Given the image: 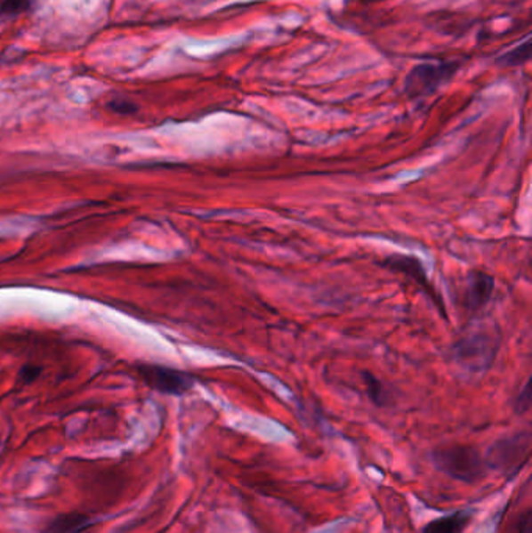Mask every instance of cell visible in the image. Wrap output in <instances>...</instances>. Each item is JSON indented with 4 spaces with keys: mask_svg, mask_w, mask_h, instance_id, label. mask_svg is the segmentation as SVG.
I'll use <instances>...</instances> for the list:
<instances>
[{
    "mask_svg": "<svg viewBox=\"0 0 532 533\" xmlns=\"http://www.w3.org/2000/svg\"><path fill=\"white\" fill-rule=\"evenodd\" d=\"M364 383L367 385L368 395H370V400L372 401L376 402L378 406H381L383 402H384V389H383V384L374 376V375H368L366 373L364 375Z\"/></svg>",
    "mask_w": 532,
    "mask_h": 533,
    "instance_id": "cell-12",
    "label": "cell"
},
{
    "mask_svg": "<svg viewBox=\"0 0 532 533\" xmlns=\"http://www.w3.org/2000/svg\"><path fill=\"white\" fill-rule=\"evenodd\" d=\"M457 358L476 368L478 365L488 364L495 354L494 340L488 334H476L463 340L456 348Z\"/></svg>",
    "mask_w": 532,
    "mask_h": 533,
    "instance_id": "cell-6",
    "label": "cell"
},
{
    "mask_svg": "<svg viewBox=\"0 0 532 533\" xmlns=\"http://www.w3.org/2000/svg\"><path fill=\"white\" fill-rule=\"evenodd\" d=\"M529 406H531V392H529V385H526L525 392L517 400V408L520 412H526Z\"/></svg>",
    "mask_w": 532,
    "mask_h": 533,
    "instance_id": "cell-15",
    "label": "cell"
},
{
    "mask_svg": "<svg viewBox=\"0 0 532 533\" xmlns=\"http://www.w3.org/2000/svg\"><path fill=\"white\" fill-rule=\"evenodd\" d=\"M431 458L432 464L440 472L457 482L472 485L488 476V464L481 452L473 446H440L432 451Z\"/></svg>",
    "mask_w": 532,
    "mask_h": 533,
    "instance_id": "cell-1",
    "label": "cell"
},
{
    "mask_svg": "<svg viewBox=\"0 0 532 533\" xmlns=\"http://www.w3.org/2000/svg\"><path fill=\"white\" fill-rule=\"evenodd\" d=\"M381 265H384L386 269H391V271H399V273H403L406 277L412 278L414 281H417V283L426 290V294L434 300L439 311L444 314L445 311L442 300H440L438 294L434 292V287L430 284L428 277H426V273H424L423 265L420 263L418 259L411 256H399V254H395V256L386 257V259L381 262Z\"/></svg>",
    "mask_w": 532,
    "mask_h": 533,
    "instance_id": "cell-5",
    "label": "cell"
},
{
    "mask_svg": "<svg viewBox=\"0 0 532 533\" xmlns=\"http://www.w3.org/2000/svg\"><path fill=\"white\" fill-rule=\"evenodd\" d=\"M141 375L153 390L165 395H183L194 385V377L165 367H142Z\"/></svg>",
    "mask_w": 532,
    "mask_h": 533,
    "instance_id": "cell-4",
    "label": "cell"
},
{
    "mask_svg": "<svg viewBox=\"0 0 532 533\" xmlns=\"http://www.w3.org/2000/svg\"><path fill=\"white\" fill-rule=\"evenodd\" d=\"M529 58H531V41L526 39L523 44L498 58V64L504 68H513V66H520V64L529 61Z\"/></svg>",
    "mask_w": 532,
    "mask_h": 533,
    "instance_id": "cell-10",
    "label": "cell"
},
{
    "mask_svg": "<svg viewBox=\"0 0 532 533\" xmlns=\"http://www.w3.org/2000/svg\"><path fill=\"white\" fill-rule=\"evenodd\" d=\"M532 512L528 508L523 513L520 514L519 520L513 526L512 533H532Z\"/></svg>",
    "mask_w": 532,
    "mask_h": 533,
    "instance_id": "cell-14",
    "label": "cell"
},
{
    "mask_svg": "<svg viewBox=\"0 0 532 533\" xmlns=\"http://www.w3.org/2000/svg\"><path fill=\"white\" fill-rule=\"evenodd\" d=\"M109 108L113 113L122 114V116H128V114H134L138 111L136 103L128 101V99H124V97H116V99H113V101H109Z\"/></svg>",
    "mask_w": 532,
    "mask_h": 533,
    "instance_id": "cell-13",
    "label": "cell"
},
{
    "mask_svg": "<svg viewBox=\"0 0 532 533\" xmlns=\"http://www.w3.org/2000/svg\"><path fill=\"white\" fill-rule=\"evenodd\" d=\"M472 520L470 510H459L438 520H432L423 527L422 533H463Z\"/></svg>",
    "mask_w": 532,
    "mask_h": 533,
    "instance_id": "cell-9",
    "label": "cell"
},
{
    "mask_svg": "<svg viewBox=\"0 0 532 533\" xmlns=\"http://www.w3.org/2000/svg\"><path fill=\"white\" fill-rule=\"evenodd\" d=\"M33 0H2L0 2V16L14 18L32 10Z\"/></svg>",
    "mask_w": 532,
    "mask_h": 533,
    "instance_id": "cell-11",
    "label": "cell"
},
{
    "mask_svg": "<svg viewBox=\"0 0 532 533\" xmlns=\"http://www.w3.org/2000/svg\"><path fill=\"white\" fill-rule=\"evenodd\" d=\"M457 66L453 63L418 64L406 77V93L411 97H423L438 91L445 83L450 82L456 74Z\"/></svg>",
    "mask_w": 532,
    "mask_h": 533,
    "instance_id": "cell-3",
    "label": "cell"
},
{
    "mask_svg": "<svg viewBox=\"0 0 532 533\" xmlns=\"http://www.w3.org/2000/svg\"><path fill=\"white\" fill-rule=\"evenodd\" d=\"M95 521L83 513L60 514L44 527L43 533H89Z\"/></svg>",
    "mask_w": 532,
    "mask_h": 533,
    "instance_id": "cell-8",
    "label": "cell"
},
{
    "mask_svg": "<svg viewBox=\"0 0 532 533\" xmlns=\"http://www.w3.org/2000/svg\"><path fill=\"white\" fill-rule=\"evenodd\" d=\"M531 456V435L515 433L512 437L501 439L492 445L486 454L488 471L495 470L503 474H515L521 470Z\"/></svg>",
    "mask_w": 532,
    "mask_h": 533,
    "instance_id": "cell-2",
    "label": "cell"
},
{
    "mask_svg": "<svg viewBox=\"0 0 532 533\" xmlns=\"http://www.w3.org/2000/svg\"><path fill=\"white\" fill-rule=\"evenodd\" d=\"M494 278L484 271H473L469 278L467 290H465V306L476 312L488 304L490 296L494 294Z\"/></svg>",
    "mask_w": 532,
    "mask_h": 533,
    "instance_id": "cell-7",
    "label": "cell"
}]
</instances>
